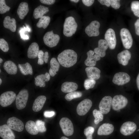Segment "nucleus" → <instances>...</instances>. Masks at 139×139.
I'll list each match as a JSON object with an SVG mask.
<instances>
[{
  "mask_svg": "<svg viewBox=\"0 0 139 139\" xmlns=\"http://www.w3.org/2000/svg\"><path fill=\"white\" fill-rule=\"evenodd\" d=\"M3 24L5 28L9 29L12 32L15 31L16 25V21L14 18L11 19L10 16H6L4 20Z\"/></svg>",
  "mask_w": 139,
  "mask_h": 139,
  "instance_id": "nucleus-25",
  "label": "nucleus"
},
{
  "mask_svg": "<svg viewBox=\"0 0 139 139\" xmlns=\"http://www.w3.org/2000/svg\"><path fill=\"white\" fill-rule=\"evenodd\" d=\"M49 57L48 52L47 51L45 52L44 53V55L42 58L45 63H46L48 62Z\"/></svg>",
  "mask_w": 139,
  "mask_h": 139,
  "instance_id": "nucleus-49",
  "label": "nucleus"
},
{
  "mask_svg": "<svg viewBox=\"0 0 139 139\" xmlns=\"http://www.w3.org/2000/svg\"><path fill=\"white\" fill-rule=\"evenodd\" d=\"M94 131V128L91 126L88 127L84 129V133L86 139H93L92 135Z\"/></svg>",
  "mask_w": 139,
  "mask_h": 139,
  "instance_id": "nucleus-37",
  "label": "nucleus"
},
{
  "mask_svg": "<svg viewBox=\"0 0 139 139\" xmlns=\"http://www.w3.org/2000/svg\"><path fill=\"white\" fill-rule=\"evenodd\" d=\"M100 24L99 21L94 20L92 21L85 29V32L89 37H96L99 35V29Z\"/></svg>",
  "mask_w": 139,
  "mask_h": 139,
  "instance_id": "nucleus-10",
  "label": "nucleus"
},
{
  "mask_svg": "<svg viewBox=\"0 0 139 139\" xmlns=\"http://www.w3.org/2000/svg\"><path fill=\"white\" fill-rule=\"evenodd\" d=\"M91 101L89 99H85L79 103L77 106L76 112L80 116L85 115L89 110L92 106Z\"/></svg>",
  "mask_w": 139,
  "mask_h": 139,
  "instance_id": "nucleus-9",
  "label": "nucleus"
},
{
  "mask_svg": "<svg viewBox=\"0 0 139 139\" xmlns=\"http://www.w3.org/2000/svg\"><path fill=\"white\" fill-rule=\"evenodd\" d=\"M39 50L38 44L36 42L32 43L28 49L27 55L28 57L30 59L35 58L38 56Z\"/></svg>",
  "mask_w": 139,
  "mask_h": 139,
  "instance_id": "nucleus-23",
  "label": "nucleus"
},
{
  "mask_svg": "<svg viewBox=\"0 0 139 139\" xmlns=\"http://www.w3.org/2000/svg\"><path fill=\"white\" fill-rule=\"evenodd\" d=\"M82 1L84 4L87 6H91L94 1V0H82Z\"/></svg>",
  "mask_w": 139,
  "mask_h": 139,
  "instance_id": "nucleus-45",
  "label": "nucleus"
},
{
  "mask_svg": "<svg viewBox=\"0 0 139 139\" xmlns=\"http://www.w3.org/2000/svg\"><path fill=\"white\" fill-rule=\"evenodd\" d=\"M78 87V85L76 83L73 82H66L62 84L61 90L64 93H70L76 90Z\"/></svg>",
  "mask_w": 139,
  "mask_h": 139,
  "instance_id": "nucleus-24",
  "label": "nucleus"
},
{
  "mask_svg": "<svg viewBox=\"0 0 139 139\" xmlns=\"http://www.w3.org/2000/svg\"><path fill=\"white\" fill-rule=\"evenodd\" d=\"M3 61V60L2 58H0V63H1Z\"/></svg>",
  "mask_w": 139,
  "mask_h": 139,
  "instance_id": "nucleus-55",
  "label": "nucleus"
},
{
  "mask_svg": "<svg viewBox=\"0 0 139 139\" xmlns=\"http://www.w3.org/2000/svg\"><path fill=\"white\" fill-rule=\"evenodd\" d=\"M98 1L102 5L107 7H109L110 5V0H99Z\"/></svg>",
  "mask_w": 139,
  "mask_h": 139,
  "instance_id": "nucleus-46",
  "label": "nucleus"
},
{
  "mask_svg": "<svg viewBox=\"0 0 139 139\" xmlns=\"http://www.w3.org/2000/svg\"><path fill=\"white\" fill-rule=\"evenodd\" d=\"M0 48L4 52L8 51L9 47L7 42L3 38L0 39Z\"/></svg>",
  "mask_w": 139,
  "mask_h": 139,
  "instance_id": "nucleus-42",
  "label": "nucleus"
},
{
  "mask_svg": "<svg viewBox=\"0 0 139 139\" xmlns=\"http://www.w3.org/2000/svg\"><path fill=\"white\" fill-rule=\"evenodd\" d=\"M98 44V47L94 49V51L95 54L103 57L106 55V51L109 47L108 44L105 40L103 39L99 40Z\"/></svg>",
  "mask_w": 139,
  "mask_h": 139,
  "instance_id": "nucleus-16",
  "label": "nucleus"
},
{
  "mask_svg": "<svg viewBox=\"0 0 139 139\" xmlns=\"http://www.w3.org/2000/svg\"><path fill=\"white\" fill-rule=\"evenodd\" d=\"M134 26L136 33L137 35L139 36V18L135 22Z\"/></svg>",
  "mask_w": 139,
  "mask_h": 139,
  "instance_id": "nucleus-47",
  "label": "nucleus"
},
{
  "mask_svg": "<svg viewBox=\"0 0 139 139\" xmlns=\"http://www.w3.org/2000/svg\"><path fill=\"white\" fill-rule=\"evenodd\" d=\"M114 129V127L113 125L108 123H105L99 127L97 134L100 135H108L113 132Z\"/></svg>",
  "mask_w": 139,
  "mask_h": 139,
  "instance_id": "nucleus-21",
  "label": "nucleus"
},
{
  "mask_svg": "<svg viewBox=\"0 0 139 139\" xmlns=\"http://www.w3.org/2000/svg\"><path fill=\"white\" fill-rule=\"evenodd\" d=\"M44 60L42 58L38 59V64L40 65H42L44 63Z\"/></svg>",
  "mask_w": 139,
  "mask_h": 139,
  "instance_id": "nucleus-51",
  "label": "nucleus"
},
{
  "mask_svg": "<svg viewBox=\"0 0 139 139\" xmlns=\"http://www.w3.org/2000/svg\"><path fill=\"white\" fill-rule=\"evenodd\" d=\"M29 94L28 90L24 89L21 90L16 98L15 105L17 108L21 110L25 107L28 100Z\"/></svg>",
  "mask_w": 139,
  "mask_h": 139,
  "instance_id": "nucleus-3",
  "label": "nucleus"
},
{
  "mask_svg": "<svg viewBox=\"0 0 139 139\" xmlns=\"http://www.w3.org/2000/svg\"><path fill=\"white\" fill-rule=\"evenodd\" d=\"M10 9V7L7 6L4 0H0V13L2 14L9 11Z\"/></svg>",
  "mask_w": 139,
  "mask_h": 139,
  "instance_id": "nucleus-41",
  "label": "nucleus"
},
{
  "mask_svg": "<svg viewBox=\"0 0 139 139\" xmlns=\"http://www.w3.org/2000/svg\"><path fill=\"white\" fill-rule=\"evenodd\" d=\"M105 39L111 49H114L116 45V39L115 32L111 28L108 29L105 35Z\"/></svg>",
  "mask_w": 139,
  "mask_h": 139,
  "instance_id": "nucleus-14",
  "label": "nucleus"
},
{
  "mask_svg": "<svg viewBox=\"0 0 139 139\" xmlns=\"http://www.w3.org/2000/svg\"><path fill=\"white\" fill-rule=\"evenodd\" d=\"M60 139H69L67 138L65 136H62L60 138Z\"/></svg>",
  "mask_w": 139,
  "mask_h": 139,
  "instance_id": "nucleus-54",
  "label": "nucleus"
},
{
  "mask_svg": "<svg viewBox=\"0 0 139 139\" xmlns=\"http://www.w3.org/2000/svg\"><path fill=\"white\" fill-rule=\"evenodd\" d=\"M70 1L71 2H73L75 3H77L79 1V0H70Z\"/></svg>",
  "mask_w": 139,
  "mask_h": 139,
  "instance_id": "nucleus-53",
  "label": "nucleus"
},
{
  "mask_svg": "<svg viewBox=\"0 0 139 139\" xmlns=\"http://www.w3.org/2000/svg\"><path fill=\"white\" fill-rule=\"evenodd\" d=\"M130 79V77L127 73L120 72L114 75L112 81L115 84L118 85H122L129 82Z\"/></svg>",
  "mask_w": 139,
  "mask_h": 139,
  "instance_id": "nucleus-11",
  "label": "nucleus"
},
{
  "mask_svg": "<svg viewBox=\"0 0 139 139\" xmlns=\"http://www.w3.org/2000/svg\"><path fill=\"white\" fill-rule=\"evenodd\" d=\"M30 29L28 26L27 25L26 27L23 26V27L21 28L19 31V33L21 38L23 39H28L29 37L27 35H25V33L26 31L30 32Z\"/></svg>",
  "mask_w": 139,
  "mask_h": 139,
  "instance_id": "nucleus-39",
  "label": "nucleus"
},
{
  "mask_svg": "<svg viewBox=\"0 0 139 139\" xmlns=\"http://www.w3.org/2000/svg\"><path fill=\"white\" fill-rule=\"evenodd\" d=\"M2 81L1 78H0V85H1L2 83Z\"/></svg>",
  "mask_w": 139,
  "mask_h": 139,
  "instance_id": "nucleus-56",
  "label": "nucleus"
},
{
  "mask_svg": "<svg viewBox=\"0 0 139 139\" xmlns=\"http://www.w3.org/2000/svg\"><path fill=\"white\" fill-rule=\"evenodd\" d=\"M3 68L8 74L15 75L17 73V66L15 63L12 61L8 60L6 61L4 63Z\"/></svg>",
  "mask_w": 139,
  "mask_h": 139,
  "instance_id": "nucleus-26",
  "label": "nucleus"
},
{
  "mask_svg": "<svg viewBox=\"0 0 139 139\" xmlns=\"http://www.w3.org/2000/svg\"><path fill=\"white\" fill-rule=\"evenodd\" d=\"M59 39V36L58 34H54L53 30L46 32L43 37L45 44L50 48L56 46Z\"/></svg>",
  "mask_w": 139,
  "mask_h": 139,
  "instance_id": "nucleus-5",
  "label": "nucleus"
},
{
  "mask_svg": "<svg viewBox=\"0 0 139 139\" xmlns=\"http://www.w3.org/2000/svg\"><path fill=\"white\" fill-rule=\"evenodd\" d=\"M93 114L95 118L94 122L95 124H98L103 120V115L99 110L96 109L94 110L93 111Z\"/></svg>",
  "mask_w": 139,
  "mask_h": 139,
  "instance_id": "nucleus-35",
  "label": "nucleus"
},
{
  "mask_svg": "<svg viewBox=\"0 0 139 139\" xmlns=\"http://www.w3.org/2000/svg\"><path fill=\"white\" fill-rule=\"evenodd\" d=\"M55 114V112L53 111H45L44 112V116L46 118L51 117Z\"/></svg>",
  "mask_w": 139,
  "mask_h": 139,
  "instance_id": "nucleus-44",
  "label": "nucleus"
},
{
  "mask_svg": "<svg viewBox=\"0 0 139 139\" xmlns=\"http://www.w3.org/2000/svg\"><path fill=\"white\" fill-rule=\"evenodd\" d=\"M50 67L49 70V73L50 75L53 77L56 74V72L59 70V63L55 58L53 57L50 60Z\"/></svg>",
  "mask_w": 139,
  "mask_h": 139,
  "instance_id": "nucleus-29",
  "label": "nucleus"
},
{
  "mask_svg": "<svg viewBox=\"0 0 139 139\" xmlns=\"http://www.w3.org/2000/svg\"><path fill=\"white\" fill-rule=\"evenodd\" d=\"M77 24L74 18L69 16L66 18L63 25V33L67 37L72 36L75 33Z\"/></svg>",
  "mask_w": 139,
  "mask_h": 139,
  "instance_id": "nucleus-2",
  "label": "nucleus"
},
{
  "mask_svg": "<svg viewBox=\"0 0 139 139\" xmlns=\"http://www.w3.org/2000/svg\"><path fill=\"white\" fill-rule=\"evenodd\" d=\"M121 40L124 47L127 49H130L133 43V39L129 31L126 28L121 29L120 31Z\"/></svg>",
  "mask_w": 139,
  "mask_h": 139,
  "instance_id": "nucleus-8",
  "label": "nucleus"
},
{
  "mask_svg": "<svg viewBox=\"0 0 139 139\" xmlns=\"http://www.w3.org/2000/svg\"><path fill=\"white\" fill-rule=\"evenodd\" d=\"M25 127L27 131L31 135H36L39 132L36 123L32 120H30L27 121L26 123Z\"/></svg>",
  "mask_w": 139,
  "mask_h": 139,
  "instance_id": "nucleus-30",
  "label": "nucleus"
},
{
  "mask_svg": "<svg viewBox=\"0 0 139 139\" xmlns=\"http://www.w3.org/2000/svg\"><path fill=\"white\" fill-rule=\"evenodd\" d=\"M29 11L28 4L25 2L21 3L17 10V13L19 18L23 19L27 15Z\"/></svg>",
  "mask_w": 139,
  "mask_h": 139,
  "instance_id": "nucleus-27",
  "label": "nucleus"
},
{
  "mask_svg": "<svg viewBox=\"0 0 139 139\" xmlns=\"http://www.w3.org/2000/svg\"><path fill=\"white\" fill-rule=\"evenodd\" d=\"M35 123L39 132L43 133L46 131V129L45 126L44 122L41 120H37Z\"/></svg>",
  "mask_w": 139,
  "mask_h": 139,
  "instance_id": "nucleus-40",
  "label": "nucleus"
},
{
  "mask_svg": "<svg viewBox=\"0 0 139 139\" xmlns=\"http://www.w3.org/2000/svg\"><path fill=\"white\" fill-rule=\"evenodd\" d=\"M7 125L11 129L20 132L23 130L24 125L23 122L17 118L13 117L9 118L7 121Z\"/></svg>",
  "mask_w": 139,
  "mask_h": 139,
  "instance_id": "nucleus-12",
  "label": "nucleus"
},
{
  "mask_svg": "<svg viewBox=\"0 0 139 139\" xmlns=\"http://www.w3.org/2000/svg\"><path fill=\"white\" fill-rule=\"evenodd\" d=\"M16 94L13 91H8L2 93L0 96V104L3 107L11 105L16 97Z\"/></svg>",
  "mask_w": 139,
  "mask_h": 139,
  "instance_id": "nucleus-7",
  "label": "nucleus"
},
{
  "mask_svg": "<svg viewBox=\"0 0 139 139\" xmlns=\"http://www.w3.org/2000/svg\"><path fill=\"white\" fill-rule=\"evenodd\" d=\"M131 8L134 15L139 18V1L132 2L131 3Z\"/></svg>",
  "mask_w": 139,
  "mask_h": 139,
  "instance_id": "nucleus-36",
  "label": "nucleus"
},
{
  "mask_svg": "<svg viewBox=\"0 0 139 139\" xmlns=\"http://www.w3.org/2000/svg\"><path fill=\"white\" fill-rule=\"evenodd\" d=\"M40 1L43 4L47 5L53 4L55 2V0H40Z\"/></svg>",
  "mask_w": 139,
  "mask_h": 139,
  "instance_id": "nucleus-48",
  "label": "nucleus"
},
{
  "mask_svg": "<svg viewBox=\"0 0 139 139\" xmlns=\"http://www.w3.org/2000/svg\"><path fill=\"white\" fill-rule=\"evenodd\" d=\"M137 128L136 124L134 122L127 121L123 123L120 129L121 133L124 136H128L132 134Z\"/></svg>",
  "mask_w": 139,
  "mask_h": 139,
  "instance_id": "nucleus-15",
  "label": "nucleus"
},
{
  "mask_svg": "<svg viewBox=\"0 0 139 139\" xmlns=\"http://www.w3.org/2000/svg\"><path fill=\"white\" fill-rule=\"evenodd\" d=\"M76 53L71 49L65 50L58 55L57 59L59 64L65 67H70L75 65L77 62Z\"/></svg>",
  "mask_w": 139,
  "mask_h": 139,
  "instance_id": "nucleus-1",
  "label": "nucleus"
},
{
  "mask_svg": "<svg viewBox=\"0 0 139 139\" xmlns=\"http://www.w3.org/2000/svg\"><path fill=\"white\" fill-rule=\"evenodd\" d=\"M18 67L21 73L26 75L29 74L32 75L33 72L32 67L29 63L27 62L25 64H18Z\"/></svg>",
  "mask_w": 139,
  "mask_h": 139,
  "instance_id": "nucleus-31",
  "label": "nucleus"
},
{
  "mask_svg": "<svg viewBox=\"0 0 139 139\" xmlns=\"http://www.w3.org/2000/svg\"><path fill=\"white\" fill-rule=\"evenodd\" d=\"M94 51L92 50L87 53V57L84 62L86 66H94L96 65L97 61L100 59L101 57L96 54L94 55Z\"/></svg>",
  "mask_w": 139,
  "mask_h": 139,
  "instance_id": "nucleus-17",
  "label": "nucleus"
},
{
  "mask_svg": "<svg viewBox=\"0 0 139 139\" xmlns=\"http://www.w3.org/2000/svg\"><path fill=\"white\" fill-rule=\"evenodd\" d=\"M85 71L88 79L93 80H97L100 76V70L98 68L94 66L86 67Z\"/></svg>",
  "mask_w": 139,
  "mask_h": 139,
  "instance_id": "nucleus-20",
  "label": "nucleus"
},
{
  "mask_svg": "<svg viewBox=\"0 0 139 139\" xmlns=\"http://www.w3.org/2000/svg\"><path fill=\"white\" fill-rule=\"evenodd\" d=\"M127 98L121 95H116L112 99L111 106L114 110L117 111L125 107L128 103Z\"/></svg>",
  "mask_w": 139,
  "mask_h": 139,
  "instance_id": "nucleus-6",
  "label": "nucleus"
},
{
  "mask_svg": "<svg viewBox=\"0 0 139 139\" xmlns=\"http://www.w3.org/2000/svg\"><path fill=\"white\" fill-rule=\"evenodd\" d=\"M49 11L48 8L44 6L40 5L36 8L33 13V16L34 18L37 19L41 18L44 15Z\"/></svg>",
  "mask_w": 139,
  "mask_h": 139,
  "instance_id": "nucleus-28",
  "label": "nucleus"
},
{
  "mask_svg": "<svg viewBox=\"0 0 139 139\" xmlns=\"http://www.w3.org/2000/svg\"><path fill=\"white\" fill-rule=\"evenodd\" d=\"M59 124L64 135L69 136L73 135L74 133L73 125L69 119L66 117L62 118L59 121Z\"/></svg>",
  "mask_w": 139,
  "mask_h": 139,
  "instance_id": "nucleus-4",
  "label": "nucleus"
},
{
  "mask_svg": "<svg viewBox=\"0 0 139 139\" xmlns=\"http://www.w3.org/2000/svg\"><path fill=\"white\" fill-rule=\"evenodd\" d=\"M136 83L137 88L139 90V73L137 77Z\"/></svg>",
  "mask_w": 139,
  "mask_h": 139,
  "instance_id": "nucleus-52",
  "label": "nucleus"
},
{
  "mask_svg": "<svg viewBox=\"0 0 139 139\" xmlns=\"http://www.w3.org/2000/svg\"><path fill=\"white\" fill-rule=\"evenodd\" d=\"M50 19L48 16H44L40 18L36 24L37 27L46 29L48 25Z\"/></svg>",
  "mask_w": 139,
  "mask_h": 139,
  "instance_id": "nucleus-33",
  "label": "nucleus"
},
{
  "mask_svg": "<svg viewBox=\"0 0 139 139\" xmlns=\"http://www.w3.org/2000/svg\"><path fill=\"white\" fill-rule=\"evenodd\" d=\"M0 72H1V69L0 70Z\"/></svg>",
  "mask_w": 139,
  "mask_h": 139,
  "instance_id": "nucleus-57",
  "label": "nucleus"
},
{
  "mask_svg": "<svg viewBox=\"0 0 139 139\" xmlns=\"http://www.w3.org/2000/svg\"><path fill=\"white\" fill-rule=\"evenodd\" d=\"M139 131V129H138L137 131Z\"/></svg>",
  "mask_w": 139,
  "mask_h": 139,
  "instance_id": "nucleus-58",
  "label": "nucleus"
},
{
  "mask_svg": "<svg viewBox=\"0 0 139 139\" xmlns=\"http://www.w3.org/2000/svg\"><path fill=\"white\" fill-rule=\"evenodd\" d=\"M34 84L36 86L40 87H44L45 86V82L48 81L45 74H42L37 76L34 78Z\"/></svg>",
  "mask_w": 139,
  "mask_h": 139,
  "instance_id": "nucleus-32",
  "label": "nucleus"
},
{
  "mask_svg": "<svg viewBox=\"0 0 139 139\" xmlns=\"http://www.w3.org/2000/svg\"><path fill=\"white\" fill-rule=\"evenodd\" d=\"M131 57L130 52L127 50H124L119 53L117 55V58L119 64L123 66L127 65Z\"/></svg>",
  "mask_w": 139,
  "mask_h": 139,
  "instance_id": "nucleus-19",
  "label": "nucleus"
},
{
  "mask_svg": "<svg viewBox=\"0 0 139 139\" xmlns=\"http://www.w3.org/2000/svg\"><path fill=\"white\" fill-rule=\"evenodd\" d=\"M45 96L41 95L38 96L35 99L32 107L33 110L35 112H38L43 108L46 100Z\"/></svg>",
  "mask_w": 139,
  "mask_h": 139,
  "instance_id": "nucleus-22",
  "label": "nucleus"
},
{
  "mask_svg": "<svg viewBox=\"0 0 139 139\" xmlns=\"http://www.w3.org/2000/svg\"><path fill=\"white\" fill-rule=\"evenodd\" d=\"M112 98L110 96L103 97L101 100L99 105L100 111L103 114H106L110 111L111 106Z\"/></svg>",
  "mask_w": 139,
  "mask_h": 139,
  "instance_id": "nucleus-13",
  "label": "nucleus"
},
{
  "mask_svg": "<svg viewBox=\"0 0 139 139\" xmlns=\"http://www.w3.org/2000/svg\"><path fill=\"white\" fill-rule=\"evenodd\" d=\"M44 55V52L41 50H40L39 51L38 55V59L42 58Z\"/></svg>",
  "mask_w": 139,
  "mask_h": 139,
  "instance_id": "nucleus-50",
  "label": "nucleus"
},
{
  "mask_svg": "<svg viewBox=\"0 0 139 139\" xmlns=\"http://www.w3.org/2000/svg\"><path fill=\"white\" fill-rule=\"evenodd\" d=\"M120 0H110V5L113 8L115 9L119 8L121 5Z\"/></svg>",
  "mask_w": 139,
  "mask_h": 139,
  "instance_id": "nucleus-43",
  "label": "nucleus"
},
{
  "mask_svg": "<svg viewBox=\"0 0 139 139\" xmlns=\"http://www.w3.org/2000/svg\"><path fill=\"white\" fill-rule=\"evenodd\" d=\"M96 83L95 80L89 79H85L84 82V86L85 89L88 90L93 88Z\"/></svg>",
  "mask_w": 139,
  "mask_h": 139,
  "instance_id": "nucleus-38",
  "label": "nucleus"
},
{
  "mask_svg": "<svg viewBox=\"0 0 139 139\" xmlns=\"http://www.w3.org/2000/svg\"><path fill=\"white\" fill-rule=\"evenodd\" d=\"M7 125L0 126V136L3 139H15V135Z\"/></svg>",
  "mask_w": 139,
  "mask_h": 139,
  "instance_id": "nucleus-18",
  "label": "nucleus"
},
{
  "mask_svg": "<svg viewBox=\"0 0 139 139\" xmlns=\"http://www.w3.org/2000/svg\"><path fill=\"white\" fill-rule=\"evenodd\" d=\"M82 95V93L79 91H73L66 94L65 97L67 101H70L73 99L81 97Z\"/></svg>",
  "mask_w": 139,
  "mask_h": 139,
  "instance_id": "nucleus-34",
  "label": "nucleus"
}]
</instances>
